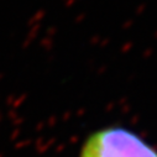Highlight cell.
I'll use <instances>...</instances> for the list:
<instances>
[{
  "instance_id": "obj_1",
  "label": "cell",
  "mask_w": 157,
  "mask_h": 157,
  "mask_svg": "<svg viewBox=\"0 0 157 157\" xmlns=\"http://www.w3.org/2000/svg\"><path fill=\"white\" fill-rule=\"evenodd\" d=\"M79 157H157V151L137 134L111 126L92 134Z\"/></svg>"
}]
</instances>
